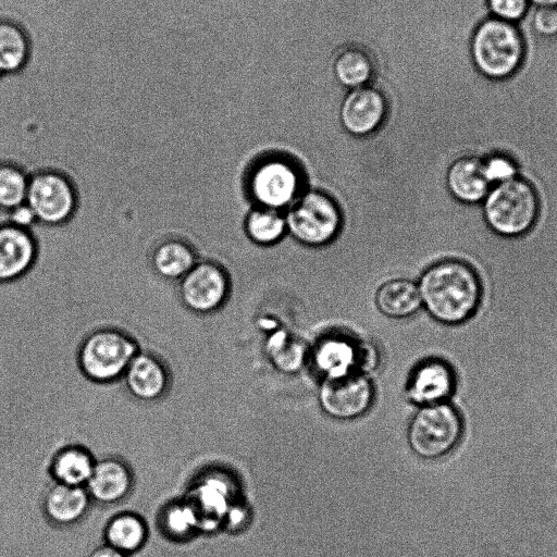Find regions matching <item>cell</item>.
<instances>
[{
  "instance_id": "1",
  "label": "cell",
  "mask_w": 557,
  "mask_h": 557,
  "mask_svg": "<svg viewBox=\"0 0 557 557\" xmlns=\"http://www.w3.org/2000/svg\"><path fill=\"white\" fill-rule=\"evenodd\" d=\"M417 284L422 308L442 325L463 324L476 313L482 301L479 274L460 259L446 258L429 264Z\"/></svg>"
},
{
  "instance_id": "2",
  "label": "cell",
  "mask_w": 557,
  "mask_h": 557,
  "mask_svg": "<svg viewBox=\"0 0 557 557\" xmlns=\"http://www.w3.org/2000/svg\"><path fill=\"white\" fill-rule=\"evenodd\" d=\"M486 225L497 235L517 238L529 233L540 218V198L534 186L519 176L492 186L481 203Z\"/></svg>"
},
{
  "instance_id": "3",
  "label": "cell",
  "mask_w": 557,
  "mask_h": 557,
  "mask_svg": "<svg viewBox=\"0 0 557 557\" xmlns=\"http://www.w3.org/2000/svg\"><path fill=\"white\" fill-rule=\"evenodd\" d=\"M470 53L475 69L485 77L500 81L520 67L524 41L517 24L493 16L474 29Z\"/></svg>"
},
{
  "instance_id": "4",
  "label": "cell",
  "mask_w": 557,
  "mask_h": 557,
  "mask_svg": "<svg viewBox=\"0 0 557 557\" xmlns=\"http://www.w3.org/2000/svg\"><path fill=\"white\" fill-rule=\"evenodd\" d=\"M139 350L137 341L124 330L99 327L84 337L78 348L77 363L89 381L113 383L123 377Z\"/></svg>"
},
{
  "instance_id": "5",
  "label": "cell",
  "mask_w": 557,
  "mask_h": 557,
  "mask_svg": "<svg viewBox=\"0 0 557 557\" xmlns=\"http://www.w3.org/2000/svg\"><path fill=\"white\" fill-rule=\"evenodd\" d=\"M284 214L287 233L310 247L331 243L342 226V214L335 200L317 189L299 195Z\"/></svg>"
},
{
  "instance_id": "6",
  "label": "cell",
  "mask_w": 557,
  "mask_h": 557,
  "mask_svg": "<svg viewBox=\"0 0 557 557\" xmlns=\"http://www.w3.org/2000/svg\"><path fill=\"white\" fill-rule=\"evenodd\" d=\"M78 191L71 176L46 168L29 174L26 205L37 224L60 226L70 222L78 209Z\"/></svg>"
},
{
  "instance_id": "7",
  "label": "cell",
  "mask_w": 557,
  "mask_h": 557,
  "mask_svg": "<svg viewBox=\"0 0 557 557\" xmlns=\"http://www.w3.org/2000/svg\"><path fill=\"white\" fill-rule=\"evenodd\" d=\"M463 433L459 411L448 403L423 406L413 417L408 442L414 454L437 459L453 451Z\"/></svg>"
},
{
  "instance_id": "8",
  "label": "cell",
  "mask_w": 557,
  "mask_h": 557,
  "mask_svg": "<svg viewBox=\"0 0 557 557\" xmlns=\"http://www.w3.org/2000/svg\"><path fill=\"white\" fill-rule=\"evenodd\" d=\"M176 284L183 307L200 315L218 310L230 292L225 270L212 260L199 259Z\"/></svg>"
},
{
  "instance_id": "9",
  "label": "cell",
  "mask_w": 557,
  "mask_h": 557,
  "mask_svg": "<svg viewBox=\"0 0 557 557\" xmlns=\"http://www.w3.org/2000/svg\"><path fill=\"white\" fill-rule=\"evenodd\" d=\"M249 190L258 207L283 211L299 196L300 176L289 161L269 159L252 171Z\"/></svg>"
},
{
  "instance_id": "10",
  "label": "cell",
  "mask_w": 557,
  "mask_h": 557,
  "mask_svg": "<svg viewBox=\"0 0 557 557\" xmlns=\"http://www.w3.org/2000/svg\"><path fill=\"white\" fill-rule=\"evenodd\" d=\"M373 397L372 384L360 372L348 371L327 375L319 392L323 410L336 419H352L363 414Z\"/></svg>"
},
{
  "instance_id": "11",
  "label": "cell",
  "mask_w": 557,
  "mask_h": 557,
  "mask_svg": "<svg viewBox=\"0 0 557 557\" xmlns=\"http://www.w3.org/2000/svg\"><path fill=\"white\" fill-rule=\"evenodd\" d=\"M387 115L385 97L364 86L349 90L339 109L342 129L354 137L370 136L382 128Z\"/></svg>"
},
{
  "instance_id": "12",
  "label": "cell",
  "mask_w": 557,
  "mask_h": 557,
  "mask_svg": "<svg viewBox=\"0 0 557 557\" xmlns=\"http://www.w3.org/2000/svg\"><path fill=\"white\" fill-rule=\"evenodd\" d=\"M38 243L32 230L7 222L0 225V283L23 277L35 265Z\"/></svg>"
},
{
  "instance_id": "13",
  "label": "cell",
  "mask_w": 557,
  "mask_h": 557,
  "mask_svg": "<svg viewBox=\"0 0 557 557\" xmlns=\"http://www.w3.org/2000/svg\"><path fill=\"white\" fill-rule=\"evenodd\" d=\"M456 374L442 359L422 362L410 379L408 394L412 401L423 406L447 403L455 393Z\"/></svg>"
},
{
  "instance_id": "14",
  "label": "cell",
  "mask_w": 557,
  "mask_h": 557,
  "mask_svg": "<svg viewBox=\"0 0 557 557\" xmlns=\"http://www.w3.org/2000/svg\"><path fill=\"white\" fill-rule=\"evenodd\" d=\"M122 380L133 397L147 403L160 399L170 385V374L163 361L154 354L141 350L133 358Z\"/></svg>"
},
{
  "instance_id": "15",
  "label": "cell",
  "mask_w": 557,
  "mask_h": 557,
  "mask_svg": "<svg viewBox=\"0 0 557 557\" xmlns=\"http://www.w3.org/2000/svg\"><path fill=\"white\" fill-rule=\"evenodd\" d=\"M449 196L467 206L481 205L491 189L482 168L481 157L466 154L453 160L445 174Z\"/></svg>"
},
{
  "instance_id": "16",
  "label": "cell",
  "mask_w": 557,
  "mask_h": 557,
  "mask_svg": "<svg viewBox=\"0 0 557 557\" xmlns=\"http://www.w3.org/2000/svg\"><path fill=\"white\" fill-rule=\"evenodd\" d=\"M133 485L134 475L129 466L120 458L107 457L96 460L85 487L91 500L113 505L125 499Z\"/></svg>"
},
{
  "instance_id": "17",
  "label": "cell",
  "mask_w": 557,
  "mask_h": 557,
  "mask_svg": "<svg viewBox=\"0 0 557 557\" xmlns=\"http://www.w3.org/2000/svg\"><path fill=\"white\" fill-rule=\"evenodd\" d=\"M193 244L186 238L169 236L151 248L149 263L161 280L177 283L198 261Z\"/></svg>"
},
{
  "instance_id": "18",
  "label": "cell",
  "mask_w": 557,
  "mask_h": 557,
  "mask_svg": "<svg viewBox=\"0 0 557 557\" xmlns=\"http://www.w3.org/2000/svg\"><path fill=\"white\" fill-rule=\"evenodd\" d=\"M91 498L85 486L53 483L44 497V512L58 527H70L87 513Z\"/></svg>"
},
{
  "instance_id": "19",
  "label": "cell",
  "mask_w": 557,
  "mask_h": 557,
  "mask_svg": "<svg viewBox=\"0 0 557 557\" xmlns=\"http://www.w3.org/2000/svg\"><path fill=\"white\" fill-rule=\"evenodd\" d=\"M149 529L146 520L135 511L113 515L103 530L104 544L129 556L146 544Z\"/></svg>"
},
{
  "instance_id": "20",
  "label": "cell",
  "mask_w": 557,
  "mask_h": 557,
  "mask_svg": "<svg viewBox=\"0 0 557 557\" xmlns=\"http://www.w3.org/2000/svg\"><path fill=\"white\" fill-rule=\"evenodd\" d=\"M374 300L380 312L395 319L411 317L422 309L418 284L410 278L384 282L377 288Z\"/></svg>"
},
{
  "instance_id": "21",
  "label": "cell",
  "mask_w": 557,
  "mask_h": 557,
  "mask_svg": "<svg viewBox=\"0 0 557 557\" xmlns=\"http://www.w3.org/2000/svg\"><path fill=\"white\" fill-rule=\"evenodd\" d=\"M96 459L85 446L72 444L60 448L50 462V475L54 483L86 486Z\"/></svg>"
},
{
  "instance_id": "22",
  "label": "cell",
  "mask_w": 557,
  "mask_h": 557,
  "mask_svg": "<svg viewBox=\"0 0 557 557\" xmlns=\"http://www.w3.org/2000/svg\"><path fill=\"white\" fill-rule=\"evenodd\" d=\"M334 73L337 81L349 90L368 86L373 73L370 57L359 46H341L334 62Z\"/></svg>"
},
{
  "instance_id": "23",
  "label": "cell",
  "mask_w": 557,
  "mask_h": 557,
  "mask_svg": "<svg viewBox=\"0 0 557 557\" xmlns=\"http://www.w3.org/2000/svg\"><path fill=\"white\" fill-rule=\"evenodd\" d=\"M30 53V38L25 29L14 22H0V71H21L29 61Z\"/></svg>"
},
{
  "instance_id": "24",
  "label": "cell",
  "mask_w": 557,
  "mask_h": 557,
  "mask_svg": "<svg viewBox=\"0 0 557 557\" xmlns=\"http://www.w3.org/2000/svg\"><path fill=\"white\" fill-rule=\"evenodd\" d=\"M245 231L253 243L273 245L287 233L284 211L258 207L247 214Z\"/></svg>"
},
{
  "instance_id": "25",
  "label": "cell",
  "mask_w": 557,
  "mask_h": 557,
  "mask_svg": "<svg viewBox=\"0 0 557 557\" xmlns=\"http://www.w3.org/2000/svg\"><path fill=\"white\" fill-rule=\"evenodd\" d=\"M160 525L169 537L186 540L199 529V517L189 500H176L162 509Z\"/></svg>"
},
{
  "instance_id": "26",
  "label": "cell",
  "mask_w": 557,
  "mask_h": 557,
  "mask_svg": "<svg viewBox=\"0 0 557 557\" xmlns=\"http://www.w3.org/2000/svg\"><path fill=\"white\" fill-rule=\"evenodd\" d=\"M29 174L16 163H0V209L10 212L26 202Z\"/></svg>"
},
{
  "instance_id": "27",
  "label": "cell",
  "mask_w": 557,
  "mask_h": 557,
  "mask_svg": "<svg viewBox=\"0 0 557 557\" xmlns=\"http://www.w3.org/2000/svg\"><path fill=\"white\" fill-rule=\"evenodd\" d=\"M354 346L342 338H327L315 350V361L327 375H336L350 371L355 362ZM326 375V376H327Z\"/></svg>"
},
{
  "instance_id": "28",
  "label": "cell",
  "mask_w": 557,
  "mask_h": 557,
  "mask_svg": "<svg viewBox=\"0 0 557 557\" xmlns=\"http://www.w3.org/2000/svg\"><path fill=\"white\" fill-rule=\"evenodd\" d=\"M484 175L491 186L507 183L520 175L517 161L503 151H491L481 157Z\"/></svg>"
},
{
  "instance_id": "29",
  "label": "cell",
  "mask_w": 557,
  "mask_h": 557,
  "mask_svg": "<svg viewBox=\"0 0 557 557\" xmlns=\"http://www.w3.org/2000/svg\"><path fill=\"white\" fill-rule=\"evenodd\" d=\"M269 352L274 364L282 371L294 372L298 370L304 359V349L299 343L278 339L276 336L269 344Z\"/></svg>"
},
{
  "instance_id": "30",
  "label": "cell",
  "mask_w": 557,
  "mask_h": 557,
  "mask_svg": "<svg viewBox=\"0 0 557 557\" xmlns=\"http://www.w3.org/2000/svg\"><path fill=\"white\" fill-rule=\"evenodd\" d=\"M523 18L535 35L543 38L557 36V8L531 5Z\"/></svg>"
},
{
  "instance_id": "31",
  "label": "cell",
  "mask_w": 557,
  "mask_h": 557,
  "mask_svg": "<svg viewBox=\"0 0 557 557\" xmlns=\"http://www.w3.org/2000/svg\"><path fill=\"white\" fill-rule=\"evenodd\" d=\"M491 16L517 24L529 11V0H486Z\"/></svg>"
},
{
  "instance_id": "32",
  "label": "cell",
  "mask_w": 557,
  "mask_h": 557,
  "mask_svg": "<svg viewBox=\"0 0 557 557\" xmlns=\"http://www.w3.org/2000/svg\"><path fill=\"white\" fill-rule=\"evenodd\" d=\"M9 214V223L16 226L30 230L37 224L36 218L30 208L25 203L14 208Z\"/></svg>"
},
{
  "instance_id": "33",
  "label": "cell",
  "mask_w": 557,
  "mask_h": 557,
  "mask_svg": "<svg viewBox=\"0 0 557 557\" xmlns=\"http://www.w3.org/2000/svg\"><path fill=\"white\" fill-rule=\"evenodd\" d=\"M88 557H129L106 544L95 548Z\"/></svg>"
},
{
  "instance_id": "34",
  "label": "cell",
  "mask_w": 557,
  "mask_h": 557,
  "mask_svg": "<svg viewBox=\"0 0 557 557\" xmlns=\"http://www.w3.org/2000/svg\"><path fill=\"white\" fill-rule=\"evenodd\" d=\"M534 7H553L557 8V0H529Z\"/></svg>"
},
{
  "instance_id": "35",
  "label": "cell",
  "mask_w": 557,
  "mask_h": 557,
  "mask_svg": "<svg viewBox=\"0 0 557 557\" xmlns=\"http://www.w3.org/2000/svg\"><path fill=\"white\" fill-rule=\"evenodd\" d=\"M2 74V72L0 71V75Z\"/></svg>"
}]
</instances>
